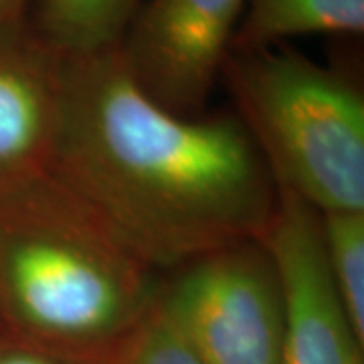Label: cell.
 I'll return each instance as SVG.
<instances>
[{
    "instance_id": "cell-1",
    "label": "cell",
    "mask_w": 364,
    "mask_h": 364,
    "mask_svg": "<svg viewBox=\"0 0 364 364\" xmlns=\"http://www.w3.org/2000/svg\"><path fill=\"white\" fill-rule=\"evenodd\" d=\"M53 174L144 261L176 269L261 239L279 191L237 116H181L134 79L119 45L65 57Z\"/></svg>"
},
{
    "instance_id": "cell-2",
    "label": "cell",
    "mask_w": 364,
    "mask_h": 364,
    "mask_svg": "<svg viewBox=\"0 0 364 364\" xmlns=\"http://www.w3.org/2000/svg\"><path fill=\"white\" fill-rule=\"evenodd\" d=\"M162 282L53 170L0 188V316L21 340L117 363Z\"/></svg>"
},
{
    "instance_id": "cell-3",
    "label": "cell",
    "mask_w": 364,
    "mask_h": 364,
    "mask_svg": "<svg viewBox=\"0 0 364 364\" xmlns=\"http://www.w3.org/2000/svg\"><path fill=\"white\" fill-rule=\"evenodd\" d=\"M221 77L277 188L320 215L364 210V95L289 49L231 51Z\"/></svg>"
},
{
    "instance_id": "cell-4",
    "label": "cell",
    "mask_w": 364,
    "mask_h": 364,
    "mask_svg": "<svg viewBox=\"0 0 364 364\" xmlns=\"http://www.w3.org/2000/svg\"><path fill=\"white\" fill-rule=\"evenodd\" d=\"M156 306L203 364H282L286 301L259 239L178 265L164 277Z\"/></svg>"
},
{
    "instance_id": "cell-5",
    "label": "cell",
    "mask_w": 364,
    "mask_h": 364,
    "mask_svg": "<svg viewBox=\"0 0 364 364\" xmlns=\"http://www.w3.org/2000/svg\"><path fill=\"white\" fill-rule=\"evenodd\" d=\"M247 0H148L119 51L152 100L181 116H200L233 45Z\"/></svg>"
},
{
    "instance_id": "cell-6",
    "label": "cell",
    "mask_w": 364,
    "mask_h": 364,
    "mask_svg": "<svg viewBox=\"0 0 364 364\" xmlns=\"http://www.w3.org/2000/svg\"><path fill=\"white\" fill-rule=\"evenodd\" d=\"M279 191L275 215L261 235L279 273L286 301L282 364H363L354 334L332 287L320 235V215Z\"/></svg>"
},
{
    "instance_id": "cell-7",
    "label": "cell",
    "mask_w": 364,
    "mask_h": 364,
    "mask_svg": "<svg viewBox=\"0 0 364 364\" xmlns=\"http://www.w3.org/2000/svg\"><path fill=\"white\" fill-rule=\"evenodd\" d=\"M67 59L26 16L0 18V188L51 170L65 105Z\"/></svg>"
},
{
    "instance_id": "cell-8",
    "label": "cell",
    "mask_w": 364,
    "mask_h": 364,
    "mask_svg": "<svg viewBox=\"0 0 364 364\" xmlns=\"http://www.w3.org/2000/svg\"><path fill=\"white\" fill-rule=\"evenodd\" d=\"M364 0H247L231 51L282 47L312 35H363Z\"/></svg>"
},
{
    "instance_id": "cell-9",
    "label": "cell",
    "mask_w": 364,
    "mask_h": 364,
    "mask_svg": "<svg viewBox=\"0 0 364 364\" xmlns=\"http://www.w3.org/2000/svg\"><path fill=\"white\" fill-rule=\"evenodd\" d=\"M140 0H35L28 18L41 41L63 57H85L117 47Z\"/></svg>"
},
{
    "instance_id": "cell-10",
    "label": "cell",
    "mask_w": 364,
    "mask_h": 364,
    "mask_svg": "<svg viewBox=\"0 0 364 364\" xmlns=\"http://www.w3.org/2000/svg\"><path fill=\"white\" fill-rule=\"evenodd\" d=\"M320 235L336 298L364 342V210L320 215Z\"/></svg>"
},
{
    "instance_id": "cell-11",
    "label": "cell",
    "mask_w": 364,
    "mask_h": 364,
    "mask_svg": "<svg viewBox=\"0 0 364 364\" xmlns=\"http://www.w3.org/2000/svg\"><path fill=\"white\" fill-rule=\"evenodd\" d=\"M158 304V301H156ZM117 364H203L172 330L158 306L128 342Z\"/></svg>"
},
{
    "instance_id": "cell-12",
    "label": "cell",
    "mask_w": 364,
    "mask_h": 364,
    "mask_svg": "<svg viewBox=\"0 0 364 364\" xmlns=\"http://www.w3.org/2000/svg\"><path fill=\"white\" fill-rule=\"evenodd\" d=\"M0 364H104L100 360H91V358H81L65 352L51 350V348H43L37 344H31L21 340V344H16L13 348L0 352Z\"/></svg>"
},
{
    "instance_id": "cell-13",
    "label": "cell",
    "mask_w": 364,
    "mask_h": 364,
    "mask_svg": "<svg viewBox=\"0 0 364 364\" xmlns=\"http://www.w3.org/2000/svg\"><path fill=\"white\" fill-rule=\"evenodd\" d=\"M33 0H0V18L26 16V9Z\"/></svg>"
}]
</instances>
